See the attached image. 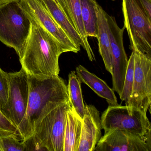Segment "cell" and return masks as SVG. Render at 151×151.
Wrapping results in <instances>:
<instances>
[{
	"mask_svg": "<svg viewBox=\"0 0 151 151\" xmlns=\"http://www.w3.org/2000/svg\"><path fill=\"white\" fill-rule=\"evenodd\" d=\"M22 57V68L29 76L49 77L59 75V60L64 53L61 45L45 29L32 19Z\"/></svg>",
	"mask_w": 151,
	"mask_h": 151,
	"instance_id": "1",
	"label": "cell"
},
{
	"mask_svg": "<svg viewBox=\"0 0 151 151\" xmlns=\"http://www.w3.org/2000/svg\"><path fill=\"white\" fill-rule=\"evenodd\" d=\"M31 22L19 1L0 6V41L15 50L21 59L29 35Z\"/></svg>",
	"mask_w": 151,
	"mask_h": 151,
	"instance_id": "4",
	"label": "cell"
},
{
	"mask_svg": "<svg viewBox=\"0 0 151 151\" xmlns=\"http://www.w3.org/2000/svg\"><path fill=\"white\" fill-rule=\"evenodd\" d=\"M69 101L51 105L42 112L33 128L32 137L24 141L27 151H63L64 132Z\"/></svg>",
	"mask_w": 151,
	"mask_h": 151,
	"instance_id": "2",
	"label": "cell"
},
{
	"mask_svg": "<svg viewBox=\"0 0 151 151\" xmlns=\"http://www.w3.org/2000/svg\"><path fill=\"white\" fill-rule=\"evenodd\" d=\"M3 151H27L24 141H21L14 136H1Z\"/></svg>",
	"mask_w": 151,
	"mask_h": 151,
	"instance_id": "23",
	"label": "cell"
},
{
	"mask_svg": "<svg viewBox=\"0 0 151 151\" xmlns=\"http://www.w3.org/2000/svg\"><path fill=\"white\" fill-rule=\"evenodd\" d=\"M138 1L148 17L151 19V0H138Z\"/></svg>",
	"mask_w": 151,
	"mask_h": 151,
	"instance_id": "24",
	"label": "cell"
},
{
	"mask_svg": "<svg viewBox=\"0 0 151 151\" xmlns=\"http://www.w3.org/2000/svg\"><path fill=\"white\" fill-rule=\"evenodd\" d=\"M134 53V76L132 93L126 106L146 114L151 104V58Z\"/></svg>",
	"mask_w": 151,
	"mask_h": 151,
	"instance_id": "8",
	"label": "cell"
},
{
	"mask_svg": "<svg viewBox=\"0 0 151 151\" xmlns=\"http://www.w3.org/2000/svg\"><path fill=\"white\" fill-rule=\"evenodd\" d=\"M100 113L93 105H85L78 151H93L101 137Z\"/></svg>",
	"mask_w": 151,
	"mask_h": 151,
	"instance_id": "12",
	"label": "cell"
},
{
	"mask_svg": "<svg viewBox=\"0 0 151 151\" xmlns=\"http://www.w3.org/2000/svg\"><path fill=\"white\" fill-rule=\"evenodd\" d=\"M29 96L27 116L33 132V126L44 109L54 104L69 102L65 81L59 76L39 77L29 76Z\"/></svg>",
	"mask_w": 151,
	"mask_h": 151,
	"instance_id": "3",
	"label": "cell"
},
{
	"mask_svg": "<svg viewBox=\"0 0 151 151\" xmlns=\"http://www.w3.org/2000/svg\"><path fill=\"white\" fill-rule=\"evenodd\" d=\"M9 90L6 108L3 113L18 128L23 141L32 136V130L27 116L29 96L28 75L21 69L8 73Z\"/></svg>",
	"mask_w": 151,
	"mask_h": 151,
	"instance_id": "5",
	"label": "cell"
},
{
	"mask_svg": "<svg viewBox=\"0 0 151 151\" xmlns=\"http://www.w3.org/2000/svg\"><path fill=\"white\" fill-rule=\"evenodd\" d=\"M59 26L76 46L80 49L83 43L81 37L70 22L62 9L55 0H40Z\"/></svg>",
	"mask_w": 151,
	"mask_h": 151,
	"instance_id": "17",
	"label": "cell"
},
{
	"mask_svg": "<svg viewBox=\"0 0 151 151\" xmlns=\"http://www.w3.org/2000/svg\"><path fill=\"white\" fill-rule=\"evenodd\" d=\"M82 126V118L70 107L67 114L63 141V151H78Z\"/></svg>",
	"mask_w": 151,
	"mask_h": 151,
	"instance_id": "16",
	"label": "cell"
},
{
	"mask_svg": "<svg viewBox=\"0 0 151 151\" xmlns=\"http://www.w3.org/2000/svg\"><path fill=\"white\" fill-rule=\"evenodd\" d=\"M93 151H151V136L114 129L104 133Z\"/></svg>",
	"mask_w": 151,
	"mask_h": 151,
	"instance_id": "11",
	"label": "cell"
},
{
	"mask_svg": "<svg viewBox=\"0 0 151 151\" xmlns=\"http://www.w3.org/2000/svg\"><path fill=\"white\" fill-rule=\"evenodd\" d=\"M19 3L28 18L35 21L54 37L61 45L64 52L77 53L80 51L40 0H20Z\"/></svg>",
	"mask_w": 151,
	"mask_h": 151,
	"instance_id": "10",
	"label": "cell"
},
{
	"mask_svg": "<svg viewBox=\"0 0 151 151\" xmlns=\"http://www.w3.org/2000/svg\"><path fill=\"white\" fill-rule=\"evenodd\" d=\"M110 38L112 59V83L114 91L121 95L128 67V60L124 50L123 33L124 28H120L115 18L106 14Z\"/></svg>",
	"mask_w": 151,
	"mask_h": 151,
	"instance_id": "9",
	"label": "cell"
},
{
	"mask_svg": "<svg viewBox=\"0 0 151 151\" xmlns=\"http://www.w3.org/2000/svg\"><path fill=\"white\" fill-rule=\"evenodd\" d=\"M9 80L8 73L0 67V109L4 112L6 110L8 100Z\"/></svg>",
	"mask_w": 151,
	"mask_h": 151,
	"instance_id": "22",
	"label": "cell"
},
{
	"mask_svg": "<svg viewBox=\"0 0 151 151\" xmlns=\"http://www.w3.org/2000/svg\"><path fill=\"white\" fill-rule=\"evenodd\" d=\"M0 151H3V148H2V143H1V136H0Z\"/></svg>",
	"mask_w": 151,
	"mask_h": 151,
	"instance_id": "26",
	"label": "cell"
},
{
	"mask_svg": "<svg viewBox=\"0 0 151 151\" xmlns=\"http://www.w3.org/2000/svg\"><path fill=\"white\" fill-rule=\"evenodd\" d=\"M106 14L99 4L97 10L98 32L97 38L99 43V52L104 62L106 70L111 75L112 66L111 47Z\"/></svg>",
	"mask_w": 151,
	"mask_h": 151,
	"instance_id": "15",
	"label": "cell"
},
{
	"mask_svg": "<svg viewBox=\"0 0 151 151\" xmlns=\"http://www.w3.org/2000/svg\"><path fill=\"white\" fill-rule=\"evenodd\" d=\"M76 72L81 83L88 86L97 95L106 99L109 105L118 104L114 90L104 80L81 65L76 67Z\"/></svg>",
	"mask_w": 151,
	"mask_h": 151,
	"instance_id": "14",
	"label": "cell"
},
{
	"mask_svg": "<svg viewBox=\"0 0 151 151\" xmlns=\"http://www.w3.org/2000/svg\"><path fill=\"white\" fill-rule=\"evenodd\" d=\"M122 10L132 51L151 58V18L138 0H122Z\"/></svg>",
	"mask_w": 151,
	"mask_h": 151,
	"instance_id": "6",
	"label": "cell"
},
{
	"mask_svg": "<svg viewBox=\"0 0 151 151\" xmlns=\"http://www.w3.org/2000/svg\"><path fill=\"white\" fill-rule=\"evenodd\" d=\"M62 9L67 18L81 37L83 47L91 61L95 60V55L89 44L81 14L80 0H55Z\"/></svg>",
	"mask_w": 151,
	"mask_h": 151,
	"instance_id": "13",
	"label": "cell"
},
{
	"mask_svg": "<svg viewBox=\"0 0 151 151\" xmlns=\"http://www.w3.org/2000/svg\"><path fill=\"white\" fill-rule=\"evenodd\" d=\"M134 76V53L132 52L128 60V67L124 77L123 87L120 99L125 102V105L129 102L132 93Z\"/></svg>",
	"mask_w": 151,
	"mask_h": 151,
	"instance_id": "20",
	"label": "cell"
},
{
	"mask_svg": "<svg viewBox=\"0 0 151 151\" xmlns=\"http://www.w3.org/2000/svg\"><path fill=\"white\" fill-rule=\"evenodd\" d=\"M101 123L104 133L117 129L143 137L151 136V123L146 114L126 105H109L102 114Z\"/></svg>",
	"mask_w": 151,
	"mask_h": 151,
	"instance_id": "7",
	"label": "cell"
},
{
	"mask_svg": "<svg viewBox=\"0 0 151 151\" xmlns=\"http://www.w3.org/2000/svg\"><path fill=\"white\" fill-rule=\"evenodd\" d=\"M67 88L70 106L83 119L85 112V105L82 94L81 82L76 71H71L69 74Z\"/></svg>",
	"mask_w": 151,
	"mask_h": 151,
	"instance_id": "19",
	"label": "cell"
},
{
	"mask_svg": "<svg viewBox=\"0 0 151 151\" xmlns=\"http://www.w3.org/2000/svg\"><path fill=\"white\" fill-rule=\"evenodd\" d=\"M20 0H0V6L12 1H20Z\"/></svg>",
	"mask_w": 151,
	"mask_h": 151,
	"instance_id": "25",
	"label": "cell"
},
{
	"mask_svg": "<svg viewBox=\"0 0 151 151\" xmlns=\"http://www.w3.org/2000/svg\"><path fill=\"white\" fill-rule=\"evenodd\" d=\"M0 136H12L23 141L18 128L0 109Z\"/></svg>",
	"mask_w": 151,
	"mask_h": 151,
	"instance_id": "21",
	"label": "cell"
},
{
	"mask_svg": "<svg viewBox=\"0 0 151 151\" xmlns=\"http://www.w3.org/2000/svg\"><path fill=\"white\" fill-rule=\"evenodd\" d=\"M81 14L87 37H97L98 32V10L96 0H80Z\"/></svg>",
	"mask_w": 151,
	"mask_h": 151,
	"instance_id": "18",
	"label": "cell"
}]
</instances>
